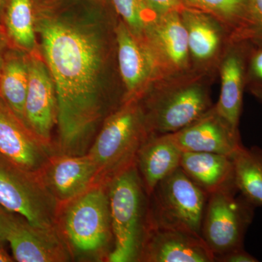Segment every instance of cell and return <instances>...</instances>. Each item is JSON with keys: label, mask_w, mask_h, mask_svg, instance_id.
Masks as SVG:
<instances>
[{"label": "cell", "mask_w": 262, "mask_h": 262, "mask_svg": "<svg viewBox=\"0 0 262 262\" xmlns=\"http://www.w3.org/2000/svg\"><path fill=\"white\" fill-rule=\"evenodd\" d=\"M29 80V54L9 46L0 79V98L25 124L24 107Z\"/></svg>", "instance_id": "7402d4cb"}, {"label": "cell", "mask_w": 262, "mask_h": 262, "mask_svg": "<svg viewBox=\"0 0 262 262\" xmlns=\"http://www.w3.org/2000/svg\"><path fill=\"white\" fill-rule=\"evenodd\" d=\"M184 6L213 15L225 25L234 39L248 40L252 0H181Z\"/></svg>", "instance_id": "603a6c76"}, {"label": "cell", "mask_w": 262, "mask_h": 262, "mask_svg": "<svg viewBox=\"0 0 262 262\" xmlns=\"http://www.w3.org/2000/svg\"><path fill=\"white\" fill-rule=\"evenodd\" d=\"M208 194L179 168L148 196L147 227L183 231L201 237Z\"/></svg>", "instance_id": "8992f818"}, {"label": "cell", "mask_w": 262, "mask_h": 262, "mask_svg": "<svg viewBox=\"0 0 262 262\" xmlns=\"http://www.w3.org/2000/svg\"><path fill=\"white\" fill-rule=\"evenodd\" d=\"M256 207L237 189L208 194L201 226V237L215 258L244 247Z\"/></svg>", "instance_id": "52a82bcc"}, {"label": "cell", "mask_w": 262, "mask_h": 262, "mask_svg": "<svg viewBox=\"0 0 262 262\" xmlns=\"http://www.w3.org/2000/svg\"><path fill=\"white\" fill-rule=\"evenodd\" d=\"M155 14L162 15L172 11H180L184 5L181 0H144Z\"/></svg>", "instance_id": "83f0119b"}, {"label": "cell", "mask_w": 262, "mask_h": 262, "mask_svg": "<svg viewBox=\"0 0 262 262\" xmlns=\"http://www.w3.org/2000/svg\"><path fill=\"white\" fill-rule=\"evenodd\" d=\"M29 68L24 107L26 125L43 142L51 146L52 132L58 120L56 86L41 53L29 55Z\"/></svg>", "instance_id": "7c38bea8"}, {"label": "cell", "mask_w": 262, "mask_h": 262, "mask_svg": "<svg viewBox=\"0 0 262 262\" xmlns=\"http://www.w3.org/2000/svg\"><path fill=\"white\" fill-rule=\"evenodd\" d=\"M35 29L56 86L58 152L85 154L106 110L103 80L111 51L107 39L93 22L45 0H35Z\"/></svg>", "instance_id": "6da1fadb"}, {"label": "cell", "mask_w": 262, "mask_h": 262, "mask_svg": "<svg viewBox=\"0 0 262 262\" xmlns=\"http://www.w3.org/2000/svg\"><path fill=\"white\" fill-rule=\"evenodd\" d=\"M0 30V79H1L2 72H3V66H4L5 53L9 47L8 40L5 37L4 33Z\"/></svg>", "instance_id": "4dcf8cb0"}, {"label": "cell", "mask_w": 262, "mask_h": 262, "mask_svg": "<svg viewBox=\"0 0 262 262\" xmlns=\"http://www.w3.org/2000/svg\"><path fill=\"white\" fill-rule=\"evenodd\" d=\"M248 40L254 46H262V0H252Z\"/></svg>", "instance_id": "4316f807"}, {"label": "cell", "mask_w": 262, "mask_h": 262, "mask_svg": "<svg viewBox=\"0 0 262 262\" xmlns=\"http://www.w3.org/2000/svg\"><path fill=\"white\" fill-rule=\"evenodd\" d=\"M139 261L213 262L201 236L176 229L147 227Z\"/></svg>", "instance_id": "ac0fdd59"}, {"label": "cell", "mask_w": 262, "mask_h": 262, "mask_svg": "<svg viewBox=\"0 0 262 262\" xmlns=\"http://www.w3.org/2000/svg\"><path fill=\"white\" fill-rule=\"evenodd\" d=\"M180 168L208 194L237 189L232 156L183 151Z\"/></svg>", "instance_id": "ffe728a7"}, {"label": "cell", "mask_w": 262, "mask_h": 262, "mask_svg": "<svg viewBox=\"0 0 262 262\" xmlns=\"http://www.w3.org/2000/svg\"><path fill=\"white\" fill-rule=\"evenodd\" d=\"M214 81L192 70L154 81L140 100L149 134L177 132L211 110Z\"/></svg>", "instance_id": "7a4b0ae2"}, {"label": "cell", "mask_w": 262, "mask_h": 262, "mask_svg": "<svg viewBox=\"0 0 262 262\" xmlns=\"http://www.w3.org/2000/svg\"><path fill=\"white\" fill-rule=\"evenodd\" d=\"M117 16L140 42L150 24L159 15L155 14L144 0H110Z\"/></svg>", "instance_id": "d4e9b609"}, {"label": "cell", "mask_w": 262, "mask_h": 262, "mask_svg": "<svg viewBox=\"0 0 262 262\" xmlns=\"http://www.w3.org/2000/svg\"><path fill=\"white\" fill-rule=\"evenodd\" d=\"M246 91L262 103V46H253L248 58Z\"/></svg>", "instance_id": "484cf974"}, {"label": "cell", "mask_w": 262, "mask_h": 262, "mask_svg": "<svg viewBox=\"0 0 262 262\" xmlns=\"http://www.w3.org/2000/svg\"><path fill=\"white\" fill-rule=\"evenodd\" d=\"M14 261L65 262L72 255L61 234L55 227H41L15 214L7 234Z\"/></svg>", "instance_id": "5bb4252c"}, {"label": "cell", "mask_w": 262, "mask_h": 262, "mask_svg": "<svg viewBox=\"0 0 262 262\" xmlns=\"http://www.w3.org/2000/svg\"><path fill=\"white\" fill-rule=\"evenodd\" d=\"M15 213L5 209L0 205V248H4L7 244V234L14 218Z\"/></svg>", "instance_id": "f546056e"}, {"label": "cell", "mask_w": 262, "mask_h": 262, "mask_svg": "<svg viewBox=\"0 0 262 262\" xmlns=\"http://www.w3.org/2000/svg\"><path fill=\"white\" fill-rule=\"evenodd\" d=\"M8 0H0V21H1L2 16H3V11L7 4Z\"/></svg>", "instance_id": "d6a6232c"}, {"label": "cell", "mask_w": 262, "mask_h": 262, "mask_svg": "<svg viewBox=\"0 0 262 262\" xmlns=\"http://www.w3.org/2000/svg\"><path fill=\"white\" fill-rule=\"evenodd\" d=\"M141 42L151 56L158 79L191 70L187 32L180 11L158 16L148 26Z\"/></svg>", "instance_id": "30bf717a"}, {"label": "cell", "mask_w": 262, "mask_h": 262, "mask_svg": "<svg viewBox=\"0 0 262 262\" xmlns=\"http://www.w3.org/2000/svg\"><path fill=\"white\" fill-rule=\"evenodd\" d=\"M170 134L182 151L232 156L244 145L239 128L232 126L224 118L214 105L195 121Z\"/></svg>", "instance_id": "9a60e30c"}, {"label": "cell", "mask_w": 262, "mask_h": 262, "mask_svg": "<svg viewBox=\"0 0 262 262\" xmlns=\"http://www.w3.org/2000/svg\"><path fill=\"white\" fill-rule=\"evenodd\" d=\"M182 152L170 134L151 135L142 144L136 166L148 196L163 179L180 168Z\"/></svg>", "instance_id": "d6986e66"}, {"label": "cell", "mask_w": 262, "mask_h": 262, "mask_svg": "<svg viewBox=\"0 0 262 262\" xmlns=\"http://www.w3.org/2000/svg\"><path fill=\"white\" fill-rule=\"evenodd\" d=\"M150 136L140 100L122 103L110 113L87 152L96 165L98 184L108 185L135 165L138 151Z\"/></svg>", "instance_id": "277c9868"}, {"label": "cell", "mask_w": 262, "mask_h": 262, "mask_svg": "<svg viewBox=\"0 0 262 262\" xmlns=\"http://www.w3.org/2000/svg\"><path fill=\"white\" fill-rule=\"evenodd\" d=\"M220 262H257L258 260L244 248H237L215 258Z\"/></svg>", "instance_id": "f1b7e54d"}, {"label": "cell", "mask_w": 262, "mask_h": 262, "mask_svg": "<svg viewBox=\"0 0 262 262\" xmlns=\"http://www.w3.org/2000/svg\"><path fill=\"white\" fill-rule=\"evenodd\" d=\"M13 258L10 256V255L7 253L5 248H0V262H10L13 261Z\"/></svg>", "instance_id": "1f68e13d"}, {"label": "cell", "mask_w": 262, "mask_h": 262, "mask_svg": "<svg viewBox=\"0 0 262 262\" xmlns=\"http://www.w3.org/2000/svg\"><path fill=\"white\" fill-rule=\"evenodd\" d=\"M39 176L52 195L61 205L98 184L97 170L88 153H53Z\"/></svg>", "instance_id": "2e32d148"}, {"label": "cell", "mask_w": 262, "mask_h": 262, "mask_svg": "<svg viewBox=\"0 0 262 262\" xmlns=\"http://www.w3.org/2000/svg\"><path fill=\"white\" fill-rule=\"evenodd\" d=\"M56 228L72 259L107 261L114 246L108 185L94 184L60 205Z\"/></svg>", "instance_id": "3957f363"}, {"label": "cell", "mask_w": 262, "mask_h": 262, "mask_svg": "<svg viewBox=\"0 0 262 262\" xmlns=\"http://www.w3.org/2000/svg\"><path fill=\"white\" fill-rule=\"evenodd\" d=\"M115 40L117 71L123 92L122 103L139 101L158 79L154 63L144 45L119 18Z\"/></svg>", "instance_id": "4fadbf2b"}, {"label": "cell", "mask_w": 262, "mask_h": 262, "mask_svg": "<svg viewBox=\"0 0 262 262\" xmlns=\"http://www.w3.org/2000/svg\"><path fill=\"white\" fill-rule=\"evenodd\" d=\"M239 194L255 207H262V147L241 146L232 155Z\"/></svg>", "instance_id": "cb8c5ba5"}, {"label": "cell", "mask_w": 262, "mask_h": 262, "mask_svg": "<svg viewBox=\"0 0 262 262\" xmlns=\"http://www.w3.org/2000/svg\"><path fill=\"white\" fill-rule=\"evenodd\" d=\"M180 15L187 32L191 70L215 80L232 34L218 19L201 10L184 6Z\"/></svg>", "instance_id": "9c48e42d"}, {"label": "cell", "mask_w": 262, "mask_h": 262, "mask_svg": "<svg viewBox=\"0 0 262 262\" xmlns=\"http://www.w3.org/2000/svg\"><path fill=\"white\" fill-rule=\"evenodd\" d=\"M0 22L10 46L29 55L41 53L35 29V0H8Z\"/></svg>", "instance_id": "44dd1931"}, {"label": "cell", "mask_w": 262, "mask_h": 262, "mask_svg": "<svg viewBox=\"0 0 262 262\" xmlns=\"http://www.w3.org/2000/svg\"><path fill=\"white\" fill-rule=\"evenodd\" d=\"M0 205L41 227H56L60 204L39 173H29L0 160Z\"/></svg>", "instance_id": "ba28073f"}, {"label": "cell", "mask_w": 262, "mask_h": 262, "mask_svg": "<svg viewBox=\"0 0 262 262\" xmlns=\"http://www.w3.org/2000/svg\"><path fill=\"white\" fill-rule=\"evenodd\" d=\"M114 237L108 262L139 261L147 229L148 195L135 165L108 184Z\"/></svg>", "instance_id": "5b68a950"}, {"label": "cell", "mask_w": 262, "mask_h": 262, "mask_svg": "<svg viewBox=\"0 0 262 262\" xmlns=\"http://www.w3.org/2000/svg\"><path fill=\"white\" fill-rule=\"evenodd\" d=\"M253 46L252 43L246 39H232L219 67L220 94L214 106L217 112L237 128H239L246 91L248 58Z\"/></svg>", "instance_id": "e0dca14e"}, {"label": "cell", "mask_w": 262, "mask_h": 262, "mask_svg": "<svg viewBox=\"0 0 262 262\" xmlns=\"http://www.w3.org/2000/svg\"><path fill=\"white\" fill-rule=\"evenodd\" d=\"M0 98V160L29 173H39L53 154Z\"/></svg>", "instance_id": "8fae6325"}]
</instances>
